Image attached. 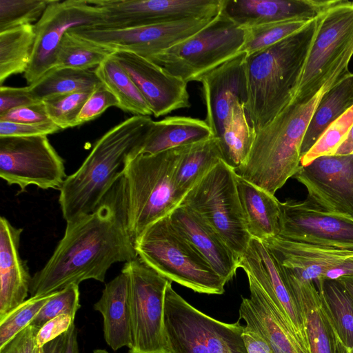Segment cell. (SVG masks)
<instances>
[{"mask_svg":"<svg viewBox=\"0 0 353 353\" xmlns=\"http://www.w3.org/2000/svg\"><path fill=\"white\" fill-rule=\"evenodd\" d=\"M79 295V285L77 284L54 292L30 325L40 328L46 322L62 314H68L75 319L81 307Z\"/></svg>","mask_w":353,"mask_h":353,"instance_id":"cell-43","label":"cell"},{"mask_svg":"<svg viewBox=\"0 0 353 353\" xmlns=\"http://www.w3.org/2000/svg\"><path fill=\"white\" fill-rule=\"evenodd\" d=\"M223 161L218 139L214 136L182 146L175 174V185L180 197Z\"/></svg>","mask_w":353,"mask_h":353,"instance_id":"cell-31","label":"cell"},{"mask_svg":"<svg viewBox=\"0 0 353 353\" xmlns=\"http://www.w3.org/2000/svg\"><path fill=\"white\" fill-rule=\"evenodd\" d=\"M250 298L242 297L239 319L259 332L274 353H307L277 304L247 274Z\"/></svg>","mask_w":353,"mask_h":353,"instance_id":"cell-22","label":"cell"},{"mask_svg":"<svg viewBox=\"0 0 353 353\" xmlns=\"http://www.w3.org/2000/svg\"><path fill=\"white\" fill-rule=\"evenodd\" d=\"M53 294L30 296L0 320V349L31 323Z\"/></svg>","mask_w":353,"mask_h":353,"instance_id":"cell-41","label":"cell"},{"mask_svg":"<svg viewBox=\"0 0 353 353\" xmlns=\"http://www.w3.org/2000/svg\"><path fill=\"white\" fill-rule=\"evenodd\" d=\"M311 21H279L244 28L245 30V37L240 52H245L247 56H250L269 48L300 31L307 26Z\"/></svg>","mask_w":353,"mask_h":353,"instance_id":"cell-38","label":"cell"},{"mask_svg":"<svg viewBox=\"0 0 353 353\" xmlns=\"http://www.w3.org/2000/svg\"><path fill=\"white\" fill-rule=\"evenodd\" d=\"M185 205L208 223L239 259L250 240L237 192L235 171L219 161L185 194Z\"/></svg>","mask_w":353,"mask_h":353,"instance_id":"cell-9","label":"cell"},{"mask_svg":"<svg viewBox=\"0 0 353 353\" xmlns=\"http://www.w3.org/2000/svg\"><path fill=\"white\" fill-rule=\"evenodd\" d=\"M239 198L252 238L259 241L279 236L280 201L274 194L244 179L236 173Z\"/></svg>","mask_w":353,"mask_h":353,"instance_id":"cell-29","label":"cell"},{"mask_svg":"<svg viewBox=\"0 0 353 353\" xmlns=\"http://www.w3.org/2000/svg\"><path fill=\"white\" fill-rule=\"evenodd\" d=\"M176 228L226 282L239 268V259L221 235L189 208L180 205L170 214Z\"/></svg>","mask_w":353,"mask_h":353,"instance_id":"cell-26","label":"cell"},{"mask_svg":"<svg viewBox=\"0 0 353 353\" xmlns=\"http://www.w3.org/2000/svg\"><path fill=\"white\" fill-rule=\"evenodd\" d=\"M213 136L205 121L189 117H167L152 121L142 141L128 156L157 154L192 144Z\"/></svg>","mask_w":353,"mask_h":353,"instance_id":"cell-28","label":"cell"},{"mask_svg":"<svg viewBox=\"0 0 353 353\" xmlns=\"http://www.w3.org/2000/svg\"><path fill=\"white\" fill-rule=\"evenodd\" d=\"M152 119L132 116L106 132L81 166L66 176L59 203L64 220L72 221L94 212L123 174L128 157L143 139Z\"/></svg>","mask_w":353,"mask_h":353,"instance_id":"cell-2","label":"cell"},{"mask_svg":"<svg viewBox=\"0 0 353 353\" xmlns=\"http://www.w3.org/2000/svg\"><path fill=\"white\" fill-rule=\"evenodd\" d=\"M74 323V319L68 314L58 316L41 327L35 339V347H41L48 342L68 332Z\"/></svg>","mask_w":353,"mask_h":353,"instance_id":"cell-48","label":"cell"},{"mask_svg":"<svg viewBox=\"0 0 353 353\" xmlns=\"http://www.w3.org/2000/svg\"><path fill=\"white\" fill-rule=\"evenodd\" d=\"M322 90L308 101L294 99L274 119L255 130L244 164L235 172L274 194L293 177L301 166V148Z\"/></svg>","mask_w":353,"mask_h":353,"instance_id":"cell-4","label":"cell"},{"mask_svg":"<svg viewBox=\"0 0 353 353\" xmlns=\"http://www.w3.org/2000/svg\"><path fill=\"white\" fill-rule=\"evenodd\" d=\"M317 0H223L221 12L243 28L293 20H312L336 2Z\"/></svg>","mask_w":353,"mask_h":353,"instance_id":"cell-23","label":"cell"},{"mask_svg":"<svg viewBox=\"0 0 353 353\" xmlns=\"http://www.w3.org/2000/svg\"><path fill=\"white\" fill-rule=\"evenodd\" d=\"M341 343L353 348V299L337 280L314 283Z\"/></svg>","mask_w":353,"mask_h":353,"instance_id":"cell-36","label":"cell"},{"mask_svg":"<svg viewBox=\"0 0 353 353\" xmlns=\"http://www.w3.org/2000/svg\"><path fill=\"white\" fill-rule=\"evenodd\" d=\"M110 54L94 70L101 82L115 96L119 108L123 111L134 115H152L148 103L134 81Z\"/></svg>","mask_w":353,"mask_h":353,"instance_id":"cell-33","label":"cell"},{"mask_svg":"<svg viewBox=\"0 0 353 353\" xmlns=\"http://www.w3.org/2000/svg\"><path fill=\"white\" fill-rule=\"evenodd\" d=\"M242 338L248 353H274L265 339L253 328L244 326Z\"/></svg>","mask_w":353,"mask_h":353,"instance_id":"cell-50","label":"cell"},{"mask_svg":"<svg viewBox=\"0 0 353 353\" xmlns=\"http://www.w3.org/2000/svg\"><path fill=\"white\" fill-rule=\"evenodd\" d=\"M255 130L251 127L244 105L236 101L232 105L221 136L217 138L223 161L234 171L245 162Z\"/></svg>","mask_w":353,"mask_h":353,"instance_id":"cell-32","label":"cell"},{"mask_svg":"<svg viewBox=\"0 0 353 353\" xmlns=\"http://www.w3.org/2000/svg\"><path fill=\"white\" fill-rule=\"evenodd\" d=\"M181 147L128 157L118 184L134 241L149 225L180 205L182 199L176 188L175 174Z\"/></svg>","mask_w":353,"mask_h":353,"instance_id":"cell-5","label":"cell"},{"mask_svg":"<svg viewBox=\"0 0 353 353\" xmlns=\"http://www.w3.org/2000/svg\"><path fill=\"white\" fill-rule=\"evenodd\" d=\"M41 102L26 87H0V114L21 106Z\"/></svg>","mask_w":353,"mask_h":353,"instance_id":"cell-47","label":"cell"},{"mask_svg":"<svg viewBox=\"0 0 353 353\" xmlns=\"http://www.w3.org/2000/svg\"><path fill=\"white\" fill-rule=\"evenodd\" d=\"M353 154V125L350 129L345 141L339 146L334 155H349Z\"/></svg>","mask_w":353,"mask_h":353,"instance_id":"cell-52","label":"cell"},{"mask_svg":"<svg viewBox=\"0 0 353 353\" xmlns=\"http://www.w3.org/2000/svg\"><path fill=\"white\" fill-rule=\"evenodd\" d=\"M93 309L103 317V337L114 351L132 343L129 278L124 270L105 285Z\"/></svg>","mask_w":353,"mask_h":353,"instance_id":"cell-27","label":"cell"},{"mask_svg":"<svg viewBox=\"0 0 353 353\" xmlns=\"http://www.w3.org/2000/svg\"><path fill=\"white\" fill-rule=\"evenodd\" d=\"M23 229L0 218V320L23 303L32 277L19 249Z\"/></svg>","mask_w":353,"mask_h":353,"instance_id":"cell-25","label":"cell"},{"mask_svg":"<svg viewBox=\"0 0 353 353\" xmlns=\"http://www.w3.org/2000/svg\"><path fill=\"white\" fill-rule=\"evenodd\" d=\"M279 236L317 245L353 249V219L327 212L307 199L280 202Z\"/></svg>","mask_w":353,"mask_h":353,"instance_id":"cell-16","label":"cell"},{"mask_svg":"<svg viewBox=\"0 0 353 353\" xmlns=\"http://www.w3.org/2000/svg\"><path fill=\"white\" fill-rule=\"evenodd\" d=\"M112 106L119 108L117 99L103 83H100L93 90L82 108L77 119V125L97 118Z\"/></svg>","mask_w":353,"mask_h":353,"instance_id":"cell-44","label":"cell"},{"mask_svg":"<svg viewBox=\"0 0 353 353\" xmlns=\"http://www.w3.org/2000/svg\"><path fill=\"white\" fill-rule=\"evenodd\" d=\"M277 265L301 313L310 353H336L338 335L314 282Z\"/></svg>","mask_w":353,"mask_h":353,"instance_id":"cell-24","label":"cell"},{"mask_svg":"<svg viewBox=\"0 0 353 353\" xmlns=\"http://www.w3.org/2000/svg\"><path fill=\"white\" fill-rule=\"evenodd\" d=\"M110 55L130 77L155 117L190 107L188 83L183 79L137 54L115 51Z\"/></svg>","mask_w":353,"mask_h":353,"instance_id":"cell-19","label":"cell"},{"mask_svg":"<svg viewBox=\"0 0 353 353\" xmlns=\"http://www.w3.org/2000/svg\"><path fill=\"white\" fill-rule=\"evenodd\" d=\"M336 353H353V348H349L345 346L338 337Z\"/></svg>","mask_w":353,"mask_h":353,"instance_id":"cell-55","label":"cell"},{"mask_svg":"<svg viewBox=\"0 0 353 353\" xmlns=\"http://www.w3.org/2000/svg\"><path fill=\"white\" fill-rule=\"evenodd\" d=\"M101 82L94 70L52 68L29 88L39 101L77 91L94 89Z\"/></svg>","mask_w":353,"mask_h":353,"instance_id":"cell-35","label":"cell"},{"mask_svg":"<svg viewBox=\"0 0 353 353\" xmlns=\"http://www.w3.org/2000/svg\"><path fill=\"white\" fill-rule=\"evenodd\" d=\"M337 281L343 285L353 299V274L342 276Z\"/></svg>","mask_w":353,"mask_h":353,"instance_id":"cell-54","label":"cell"},{"mask_svg":"<svg viewBox=\"0 0 353 353\" xmlns=\"http://www.w3.org/2000/svg\"><path fill=\"white\" fill-rule=\"evenodd\" d=\"M239 268L251 275L277 304L303 349L310 353L301 313L274 259L261 241L251 239L247 250L239 259Z\"/></svg>","mask_w":353,"mask_h":353,"instance_id":"cell-21","label":"cell"},{"mask_svg":"<svg viewBox=\"0 0 353 353\" xmlns=\"http://www.w3.org/2000/svg\"><path fill=\"white\" fill-rule=\"evenodd\" d=\"M39 330V327L29 325L1 348L0 353H32Z\"/></svg>","mask_w":353,"mask_h":353,"instance_id":"cell-49","label":"cell"},{"mask_svg":"<svg viewBox=\"0 0 353 353\" xmlns=\"http://www.w3.org/2000/svg\"><path fill=\"white\" fill-rule=\"evenodd\" d=\"M318 25V17L300 31L273 46L246 55L248 97L245 111L257 130L294 97Z\"/></svg>","mask_w":353,"mask_h":353,"instance_id":"cell-3","label":"cell"},{"mask_svg":"<svg viewBox=\"0 0 353 353\" xmlns=\"http://www.w3.org/2000/svg\"><path fill=\"white\" fill-rule=\"evenodd\" d=\"M293 177L305 187L307 200L353 219V154L319 157L301 165Z\"/></svg>","mask_w":353,"mask_h":353,"instance_id":"cell-18","label":"cell"},{"mask_svg":"<svg viewBox=\"0 0 353 353\" xmlns=\"http://www.w3.org/2000/svg\"><path fill=\"white\" fill-rule=\"evenodd\" d=\"M99 13L90 1L52 0L34 24L35 40L24 77L29 85L50 70L59 46L66 32L80 26H95Z\"/></svg>","mask_w":353,"mask_h":353,"instance_id":"cell-15","label":"cell"},{"mask_svg":"<svg viewBox=\"0 0 353 353\" xmlns=\"http://www.w3.org/2000/svg\"><path fill=\"white\" fill-rule=\"evenodd\" d=\"M94 89L77 91L45 99L43 102L50 121L58 125L61 130L77 126L79 115Z\"/></svg>","mask_w":353,"mask_h":353,"instance_id":"cell-39","label":"cell"},{"mask_svg":"<svg viewBox=\"0 0 353 353\" xmlns=\"http://www.w3.org/2000/svg\"><path fill=\"white\" fill-rule=\"evenodd\" d=\"M353 56V1L337 0L318 16L317 29L292 99L305 102L350 74Z\"/></svg>","mask_w":353,"mask_h":353,"instance_id":"cell-7","label":"cell"},{"mask_svg":"<svg viewBox=\"0 0 353 353\" xmlns=\"http://www.w3.org/2000/svg\"><path fill=\"white\" fill-rule=\"evenodd\" d=\"M70 328L68 332L48 342L43 347L40 348L35 347L37 353H65Z\"/></svg>","mask_w":353,"mask_h":353,"instance_id":"cell-51","label":"cell"},{"mask_svg":"<svg viewBox=\"0 0 353 353\" xmlns=\"http://www.w3.org/2000/svg\"><path fill=\"white\" fill-rule=\"evenodd\" d=\"M223 0H92L99 20L91 26L121 29L188 19L214 18Z\"/></svg>","mask_w":353,"mask_h":353,"instance_id":"cell-14","label":"cell"},{"mask_svg":"<svg viewBox=\"0 0 353 353\" xmlns=\"http://www.w3.org/2000/svg\"><path fill=\"white\" fill-rule=\"evenodd\" d=\"M262 242L279 266L303 280L316 283L353 274V249L294 241L280 236Z\"/></svg>","mask_w":353,"mask_h":353,"instance_id":"cell-17","label":"cell"},{"mask_svg":"<svg viewBox=\"0 0 353 353\" xmlns=\"http://www.w3.org/2000/svg\"><path fill=\"white\" fill-rule=\"evenodd\" d=\"M0 121L14 123H34L50 121L43 101L21 106L0 114Z\"/></svg>","mask_w":353,"mask_h":353,"instance_id":"cell-46","label":"cell"},{"mask_svg":"<svg viewBox=\"0 0 353 353\" xmlns=\"http://www.w3.org/2000/svg\"><path fill=\"white\" fill-rule=\"evenodd\" d=\"M92 353H110L109 352H108L106 350H103V349H96V350H94Z\"/></svg>","mask_w":353,"mask_h":353,"instance_id":"cell-56","label":"cell"},{"mask_svg":"<svg viewBox=\"0 0 353 353\" xmlns=\"http://www.w3.org/2000/svg\"><path fill=\"white\" fill-rule=\"evenodd\" d=\"M245 61L246 54L240 52L199 80L202 84L203 100L206 110L205 121L216 138L222 133L232 104L236 101L243 105L246 103Z\"/></svg>","mask_w":353,"mask_h":353,"instance_id":"cell-20","label":"cell"},{"mask_svg":"<svg viewBox=\"0 0 353 353\" xmlns=\"http://www.w3.org/2000/svg\"><path fill=\"white\" fill-rule=\"evenodd\" d=\"M60 130V128L51 121L34 123L0 121V137L47 136Z\"/></svg>","mask_w":353,"mask_h":353,"instance_id":"cell-45","label":"cell"},{"mask_svg":"<svg viewBox=\"0 0 353 353\" xmlns=\"http://www.w3.org/2000/svg\"><path fill=\"white\" fill-rule=\"evenodd\" d=\"M245 37V30L221 10L205 28L148 59L186 83L199 81L239 54Z\"/></svg>","mask_w":353,"mask_h":353,"instance_id":"cell-10","label":"cell"},{"mask_svg":"<svg viewBox=\"0 0 353 353\" xmlns=\"http://www.w3.org/2000/svg\"><path fill=\"white\" fill-rule=\"evenodd\" d=\"M212 19H188L121 29L80 26L68 32L110 52H129L150 59L192 36Z\"/></svg>","mask_w":353,"mask_h":353,"instance_id":"cell-13","label":"cell"},{"mask_svg":"<svg viewBox=\"0 0 353 353\" xmlns=\"http://www.w3.org/2000/svg\"><path fill=\"white\" fill-rule=\"evenodd\" d=\"M66 223L52 256L32 277L30 296H45L88 279L104 282L113 264L137 257L118 182L94 212Z\"/></svg>","mask_w":353,"mask_h":353,"instance_id":"cell-1","label":"cell"},{"mask_svg":"<svg viewBox=\"0 0 353 353\" xmlns=\"http://www.w3.org/2000/svg\"><path fill=\"white\" fill-rule=\"evenodd\" d=\"M112 52L68 32L59 46L52 68L90 70L97 67Z\"/></svg>","mask_w":353,"mask_h":353,"instance_id":"cell-37","label":"cell"},{"mask_svg":"<svg viewBox=\"0 0 353 353\" xmlns=\"http://www.w3.org/2000/svg\"><path fill=\"white\" fill-rule=\"evenodd\" d=\"M77 336V330L74 323L70 328L65 353H79Z\"/></svg>","mask_w":353,"mask_h":353,"instance_id":"cell-53","label":"cell"},{"mask_svg":"<svg viewBox=\"0 0 353 353\" xmlns=\"http://www.w3.org/2000/svg\"><path fill=\"white\" fill-rule=\"evenodd\" d=\"M0 176L21 192L59 189L66 178L64 161L46 135L0 137Z\"/></svg>","mask_w":353,"mask_h":353,"instance_id":"cell-12","label":"cell"},{"mask_svg":"<svg viewBox=\"0 0 353 353\" xmlns=\"http://www.w3.org/2000/svg\"><path fill=\"white\" fill-rule=\"evenodd\" d=\"M122 270L130 287L132 343L128 353H171L165 326V293L171 281L138 256Z\"/></svg>","mask_w":353,"mask_h":353,"instance_id":"cell-11","label":"cell"},{"mask_svg":"<svg viewBox=\"0 0 353 353\" xmlns=\"http://www.w3.org/2000/svg\"><path fill=\"white\" fill-rule=\"evenodd\" d=\"M352 125L353 106L325 130L310 150L301 158V165L306 166L321 157L334 155Z\"/></svg>","mask_w":353,"mask_h":353,"instance_id":"cell-42","label":"cell"},{"mask_svg":"<svg viewBox=\"0 0 353 353\" xmlns=\"http://www.w3.org/2000/svg\"><path fill=\"white\" fill-rule=\"evenodd\" d=\"M165 326L171 353H248L240 321L228 323L196 309L168 284Z\"/></svg>","mask_w":353,"mask_h":353,"instance_id":"cell-8","label":"cell"},{"mask_svg":"<svg viewBox=\"0 0 353 353\" xmlns=\"http://www.w3.org/2000/svg\"><path fill=\"white\" fill-rule=\"evenodd\" d=\"M169 216L149 225L134 240L137 256L172 282L195 292L223 294L226 282L176 229Z\"/></svg>","mask_w":353,"mask_h":353,"instance_id":"cell-6","label":"cell"},{"mask_svg":"<svg viewBox=\"0 0 353 353\" xmlns=\"http://www.w3.org/2000/svg\"><path fill=\"white\" fill-rule=\"evenodd\" d=\"M35 40L34 24L21 26L0 32V83L9 77L25 73Z\"/></svg>","mask_w":353,"mask_h":353,"instance_id":"cell-34","label":"cell"},{"mask_svg":"<svg viewBox=\"0 0 353 353\" xmlns=\"http://www.w3.org/2000/svg\"><path fill=\"white\" fill-rule=\"evenodd\" d=\"M353 106V73H350L324 92L307 125L301 148V158L325 130Z\"/></svg>","mask_w":353,"mask_h":353,"instance_id":"cell-30","label":"cell"},{"mask_svg":"<svg viewBox=\"0 0 353 353\" xmlns=\"http://www.w3.org/2000/svg\"><path fill=\"white\" fill-rule=\"evenodd\" d=\"M52 0H0V32L32 24L41 18Z\"/></svg>","mask_w":353,"mask_h":353,"instance_id":"cell-40","label":"cell"}]
</instances>
